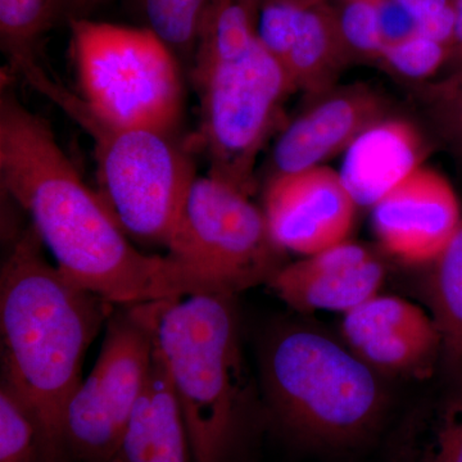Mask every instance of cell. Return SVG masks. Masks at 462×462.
<instances>
[{
  "mask_svg": "<svg viewBox=\"0 0 462 462\" xmlns=\"http://www.w3.org/2000/svg\"><path fill=\"white\" fill-rule=\"evenodd\" d=\"M0 181L5 194L29 214L58 269L112 305L223 293L171 258L147 256L133 247L102 196L85 184L50 123L5 89Z\"/></svg>",
  "mask_w": 462,
  "mask_h": 462,
  "instance_id": "obj_1",
  "label": "cell"
},
{
  "mask_svg": "<svg viewBox=\"0 0 462 462\" xmlns=\"http://www.w3.org/2000/svg\"><path fill=\"white\" fill-rule=\"evenodd\" d=\"M42 245L29 227L2 264V378L33 404L65 452L63 412L83 382L85 354L109 318L112 303L51 266Z\"/></svg>",
  "mask_w": 462,
  "mask_h": 462,
  "instance_id": "obj_2",
  "label": "cell"
},
{
  "mask_svg": "<svg viewBox=\"0 0 462 462\" xmlns=\"http://www.w3.org/2000/svg\"><path fill=\"white\" fill-rule=\"evenodd\" d=\"M251 0H209L193 57L208 175L251 197L254 166L296 91L257 35Z\"/></svg>",
  "mask_w": 462,
  "mask_h": 462,
  "instance_id": "obj_3",
  "label": "cell"
},
{
  "mask_svg": "<svg viewBox=\"0 0 462 462\" xmlns=\"http://www.w3.org/2000/svg\"><path fill=\"white\" fill-rule=\"evenodd\" d=\"M234 297L199 293L132 306L165 361L193 462H229L251 406Z\"/></svg>",
  "mask_w": 462,
  "mask_h": 462,
  "instance_id": "obj_4",
  "label": "cell"
},
{
  "mask_svg": "<svg viewBox=\"0 0 462 462\" xmlns=\"http://www.w3.org/2000/svg\"><path fill=\"white\" fill-rule=\"evenodd\" d=\"M264 396L285 430L315 445H355L376 430L387 393L346 343L306 327L273 330L261 357Z\"/></svg>",
  "mask_w": 462,
  "mask_h": 462,
  "instance_id": "obj_5",
  "label": "cell"
},
{
  "mask_svg": "<svg viewBox=\"0 0 462 462\" xmlns=\"http://www.w3.org/2000/svg\"><path fill=\"white\" fill-rule=\"evenodd\" d=\"M26 80L90 136L99 194L125 233L138 242L166 247L197 178L189 156L172 141L171 134L103 120L42 67Z\"/></svg>",
  "mask_w": 462,
  "mask_h": 462,
  "instance_id": "obj_6",
  "label": "cell"
},
{
  "mask_svg": "<svg viewBox=\"0 0 462 462\" xmlns=\"http://www.w3.org/2000/svg\"><path fill=\"white\" fill-rule=\"evenodd\" d=\"M72 56L88 107L108 123L172 134L184 91L176 56L147 29L69 20Z\"/></svg>",
  "mask_w": 462,
  "mask_h": 462,
  "instance_id": "obj_7",
  "label": "cell"
},
{
  "mask_svg": "<svg viewBox=\"0 0 462 462\" xmlns=\"http://www.w3.org/2000/svg\"><path fill=\"white\" fill-rule=\"evenodd\" d=\"M175 263L225 293L267 284L285 266L263 208L214 176H197L166 245Z\"/></svg>",
  "mask_w": 462,
  "mask_h": 462,
  "instance_id": "obj_8",
  "label": "cell"
},
{
  "mask_svg": "<svg viewBox=\"0 0 462 462\" xmlns=\"http://www.w3.org/2000/svg\"><path fill=\"white\" fill-rule=\"evenodd\" d=\"M153 352V336L132 306L112 318L98 360L63 412L60 438L69 461L115 462Z\"/></svg>",
  "mask_w": 462,
  "mask_h": 462,
  "instance_id": "obj_9",
  "label": "cell"
},
{
  "mask_svg": "<svg viewBox=\"0 0 462 462\" xmlns=\"http://www.w3.org/2000/svg\"><path fill=\"white\" fill-rule=\"evenodd\" d=\"M354 199L338 171L322 165L269 179L263 211L279 247L311 256L348 240Z\"/></svg>",
  "mask_w": 462,
  "mask_h": 462,
  "instance_id": "obj_10",
  "label": "cell"
},
{
  "mask_svg": "<svg viewBox=\"0 0 462 462\" xmlns=\"http://www.w3.org/2000/svg\"><path fill=\"white\" fill-rule=\"evenodd\" d=\"M343 340L380 375L430 378L443 357L436 321L396 296H375L346 312Z\"/></svg>",
  "mask_w": 462,
  "mask_h": 462,
  "instance_id": "obj_11",
  "label": "cell"
},
{
  "mask_svg": "<svg viewBox=\"0 0 462 462\" xmlns=\"http://www.w3.org/2000/svg\"><path fill=\"white\" fill-rule=\"evenodd\" d=\"M460 202L445 176L421 166L372 208L382 248L409 264L431 263L460 226Z\"/></svg>",
  "mask_w": 462,
  "mask_h": 462,
  "instance_id": "obj_12",
  "label": "cell"
},
{
  "mask_svg": "<svg viewBox=\"0 0 462 462\" xmlns=\"http://www.w3.org/2000/svg\"><path fill=\"white\" fill-rule=\"evenodd\" d=\"M389 102L365 84L336 87L284 127L273 145L269 179L324 165L364 130L389 116Z\"/></svg>",
  "mask_w": 462,
  "mask_h": 462,
  "instance_id": "obj_13",
  "label": "cell"
},
{
  "mask_svg": "<svg viewBox=\"0 0 462 462\" xmlns=\"http://www.w3.org/2000/svg\"><path fill=\"white\" fill-rule=\"evenodd\" d=\"M257 35L291 79L294 89L318 97L336 88L351 62L340 36L336 9L272 2L258 9Z\"/></svg>",
  "mask_w": 462,
  "mask_h": 462,
  "instance_id": "obj_14",
  "label": "cell"
},
{
  "mask_svg": "<svg viewBox=\"0 0 462 462\" xmlns=\"http://www.w3.org/2000/svg\"><path fill=\"white\" fill-rule=\"evenodd\" d=\"M384 279V264L372 249L346 240L285 264L267 285L298 312L346 314L379 294Z\"/></svg>",
  "mask_w": 462,
  "mask_h": 462,
  "instance_id": "obj_15",
  "label": "cell"
},
{
  "mask_svg": "<svg viewBox=\"0 0 462 462\" xmlns=\"http://www.w3.org/2000/svg\"><path fill=\"white\" fill-rule=\"evenodd\" d=\"M427 145L403 118H383L364 130L343 153L339 175L357 207L373 208L410 173L424 166Z\"/></svg>",
  "mask_w": 462,
  "mask_h": 462,
  "instance_id": "obj_16",
  "label": "cell"
},
{
  "mask_svg": "<svg viewBox=\"0 0 462 462\" xmlns=\"http://www.w3.org/2000/svg\"><path fill=\"white\" fill-rule=\"evenodd\" d=\"M115 462H193L180 403L156 345L147 385L134 406Z\"/></svg>",
  "mask_w": 462,
  "mask_h": 462,
  "instance_id": "obj_17",
  "label": "cell"
},
{
  "mask_svg": "<svg viewBox=\"0 0 462 462\" xmlns=\"http://www.w3.org/2000/svg\"><path fill=\"white\" fill-rule=\"evenodd\" d=\"M402 462H462V378L411 413L400 440Z\"/></svg>",
  "mask_w": 462,
  "mask_h": 462,
  "instance_id": "obj_18",
  "label": "cell"
},
{
  "mask_svg": "<svg viewBox=\"0 0 462 462\" xmlns=\"http://www.w3.org/2000/svg\"><path fill=\"white\" fill-rule=\"evenodd\" d=\"M430 264L427 294L431 318L442 336V360L452 378H462V220Z\"/></svg>",
  "mask_w": 462,
  "mask_h": 462,
  "instance_id": "obj_19",
  "label": "cell"
},
{
  "mask_svg": "<svg viewBox=\"0 0 462 462\" xmlns=\"http://www.w3.org/2000/svg\"><path fill=\"white\" fill-rule=\"evenodd\" d=\"M0 462H71L33 404L0 383Z\"/></svg>",
  "mask_w": 462,
  "mask_h": 462,
  "instance_id": "obj_20",
  "label": "cell"
},
{
  "mask_svg": "<svg viewBox=\"0 0 462 462\" xmlns=\"http://www.w3.org/2000/svg\"><path fill=\"white\" fill-rule=\"evenodd\" d=\"M60 16L65 0H0V42L16 71L38 65L39 42Z\"/></svg>",
  "mask_w": 462,
  "mask_h": 462,
  "instance_id": "obj_21",
  "label": "cell"
},
{
  "mask_svg": "<svg viewBox=\"0 0 462 462\" xmlns=\"http://www.w3.org/2000/svg\"><path fill=\"white\" fill-rule=\"evenodd\" d=\"M209 0H139L147 29L156 33L176 58L194 57Z\"/></svg>",
  "mask_w": 462,
  "mask_h": 462,
  "instance_id": "obj_22",
  "label": "cell"
},
{
  "mask_svg": "<svg viewBox=\"0 0 462 462\" xmlns=\"http://www.w3.org/2000/svg\"><path fill=\"white\" fill-rule=\"evenodd\" d=\"M336 9L340 36L352 60H380L384 51L380 0H342Z\"/></svg>",
  "mask_w": 462,
  "mask_h": 462,
  "instance_id": "obj_23",
  "label": "cell"
},
{
  "mask_svg": "<svg viewBox=\"0 0 462 462\" xmlns=\"http://www.w3.org/2000/svg\"><path fill=\"white\" fill-rule=\"evenodd\" d=\"M449 53L451 51L442 42L413 35L387 45L379 62L401 78L422 81L448 63Z\"/></svg>",
  "mask_w": 462,
  "mask_h": 462,
  "instance_id": "obj_24",
  "label": "cell"
},
{
  "mask_svg": "<svg viewBox=\"0 0 462 462\" xmlns=\"http://www.w3.org/2000/svg\"><path fill=\"white\" fill-rule=\"evenodd\" d=\"M416 27L418 35L433 39L451 51L454 0H396Z\"/></svg>",
  "mask_w": 462,
  "mask_h": 462,
  "instance_id": "obj_25",
  "label": "cell"
},
{
  "mask_svg": "<svg viewBox=\"0 0 462 462\" xmlns=\"http://www.w3.org/2000/svg\"><path fill=\"white\" fill-rule=\"evenodd\" d=\"M430 98L431 118L438 135L454 153L462 157V87Z\"/></svg>",
  "mask_w": 462,
  "mask_h": 462,
  "instance_id": "obj_26",
  "label": "cell"
},
{
  "mask_svg": "<svg viewBox=\"0 0 462 462\" xmlns=\"http://www.w3.org/2000/svg\"><path fill=\"white\" fill-rule=\"evenodd\" d=\"M454 33H452L451 53L447 65L452 66L462 60V0H454Z\"/></svg>",
  "mask_w": 462,
  "mask_h": 462,
  "instance_id": "obj_27",
  "label": "cell"
},
{
  "mask_svg": "<svg viewBox=\"0 0 462 462\" xmlns=\"http://www.w3.org/2000/svg\"><path fill=\"white\" fill-rule=\"evenodd\" d=\"M462 87V60L451 66V72L440 83L431 85L430 96L446 94Z\"/></svg>",
  "mask_w": 462,
  "mask_h": 462,
  "instance_id": "obj_28",
  "label": "cell"
},
{
  "mask_svg": "<svg viewBox=\"0 0 462 462\" xmlns=\"http://www.w3.org/2000/svg\"><path fill=\"white\" fill-rule=\"evenodd\" d=\"M107 0H65L67 20L88 18L91 12Z\"/></svg>",
  "mask_w": 462,
  "mask_h": 462,
  "instance_id": "obj_29",
  "label": "cell"
},
{
  "mask_svg": "<svg viewBox=\"0 0 462 462\" xmlns=\"http://www.w3.org/2000/svg\"><path fill=\"white\" fill-rule=\"evenodd\" d=\"M252 5L256 7L257 11L263 5H267V3L272 2H291L297 3V5H306V7H310V5H321V3L327 2V0H251Z\"/></svg>",
  "mask_w": 462,
  "mask_h": 462,
  "instance_id": "obj_30",
  "label": "cell"
}]
</instances>
